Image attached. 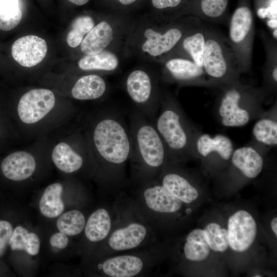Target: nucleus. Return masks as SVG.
Masks as SVG:
<instances>
[{"mask_svg": "<svg viewBox=\"0 0 277 277\" xmlns=\"http://www.w3.org/2000/svg\"><path fill=\"white\" fill-rule=\"evenodd\" d=\"M228 0H192L188 12L194 16L214 23L228 22Z\"/></svg>", "mask_w": 277, "mask_h": 277, "instance_id": "6ab92c4d", "label": "nucleus"}, {"mask_svg": "<svg viewBox=\"0 0 277 277\" xmlns=\"http://www.w3.org/2000/svg\"><path fill=\"white\" fill-rule=\"evenodd\" d=\"M252 133L259 142L268 146L277 144V123L270 118H262L253 126Z\"/></svg>", "mask_w": 277, "mask_h": 277, "instance_id": "72a5a7b5", "label": "nucleus"}, {"mask_svg": "<svg viewBox=\"0 0 277 277\" xmlns=\"http://www.w3.org/2000/svg\"><path fill=\"white\" fill-rule=\"evenodd\" d=\"M52 159L58 169L67 173L77 171L83 164L81 154L65 142L60 143L54 147Z\"/></svg>", "mask_w": 277, "mask_h": 277, "instance_id": "b1692460", "label": "nucleus"}, {"mask_svg": "<svg viewBox=\"0 0 277 277\" xmlns=\"http://www.w3.org/2000/svg\"><path fill=\"white\" fill-rule=\"evenodd\" d=\"M231 157L233 165L248 178H255L262 170L263 158L252 147L239 148L233 151Z\"/></svg>", "mask_w": 277, "mask_h": 277, "instance_id": "aec40b11", "label": "nucleus"}, {"mask_svg": "<svg viewBox=\"0 0 277 277\" xmlns=\"http://www.w3.org/2000/svg\"><path fill=\"white\" fill-rule=\"evenodd\" d=\"M22 16L18 0H0V30L14 29L19 24Z\"/></svg>", "mask_w": 277, "mask_h": 277, "instance_id": "c756f323", "label": "nucleus"}, {"mask_svg": "<svg viewBox=\"0 0 277 277\" xmlns=\"http://www.w3.org/2000/svg\"><path fill=\"white\" fill-rule=\"evenodd\" d=\"M207 244L215 251L224 252L229 247L227 230L215 223L208 224L204 229Z\"/></svg>", "mask_w": 277, "mask_h": 277, "instance_id": "f704fd0d", "label": "nucleus"}, {"mask_svg": "<svg viewBox=\"0 0 277 277\" xmlns=\"http://www.w3.org/2000/svg\"><path fill=\"white\" fill-rule=\"evenodd\" d=\"M152 7L156 11V17L166 21H172L185 14L182 8L186 0H150Z\"/></svg>", "mask_w": 277, "mask_h": 277, "instance_id": "473e14b6", "label": "nucleus"}, {"mask_svg": "<svg viewBox=\"0 0 277 277\" xmlns=\"http://www.w3.org/2000/svg\"><path fill=\"white\" fill-rule=\"evenodd\" d=\"M144 262L133 255H122L106 260L100 266L103 272L111 277H132L140 273Z\"/></svg>", "mask_w": 277, "mask_h": 277, "instance_id": "f3484780", "label": "nucleus"}, {"mask_svg": "<svg viewBox=\"0 0 277 277\" xmlns=\"http://www.w3.org/2000/svg\"><path fill=\"white\" fill-rule=\"evenodd\" d=\"M273 34L274 38L276 39V28L274 30Z\"/></svg>", "mask_w": 277, "mask_h": 277, "instance_id": "79ce46f5", "label": "nucleus"}, {"mask_svg": "<svg viewBox=\"0 0 277 277\" xmlns=\"http://www.w3.org/2000/svg\"><path fill=\"white\" fill-rule=\"evenodd\" d=\"M36 168L35 159L28 152L19 151L7 156L2 161L1 169L7 179L21 181L30 177Z\"/></svg>", "mask_w": 277, "mask_h": 277, "instance_id": "2eb2a0df", "label": "nucleus"}, {"mask_svg": "<svg viewBox=\"0 0 277 277\" xmlns=\"http://www.w3.org/2000/svg\"><path fill=\"white\" fill-rule=\"evenodd\" d=\"M201 19L194 16L166 21L156 16L134 26L127 38V47L137 55L162 63L183 37Z\"/></svg>", "mask_w": 277, "mask_h": 277, "instance_id": "f257e3e1", "label": "nucleus"}, {"mask_svg": "<svg viewBox=\"0 0 277 277\" xmlns=\"http://www.w3.org/2000/svg\"><path fill=\"white\" fill-rule=\"evenodd\" d=\"M126 89L130 98L137 106L145 108L152 103L155 85L150 75L141 69H136L128 75Z\"/></svg>", "mask_w": 277, "mask_h": 277, "instance_id": "4468645a", "label": "nucleus"}, {"mask_svg": "<svg viewBox=\"0 0 277 277\" xmlns=\"http://www.w3.org/2000/svg\"><path fill=\"white\" fill-rule=\"evenodd\" d=\"M107 84L101 76L89 74L81 77L71 90L73 98L78 100H91L102 97L106 92Z\"/></svg>", "mask_w": 277, "mask_h": 277, "instance_id": "412c9836", "label": "nucleus"}, {"mask_svg": "<svg viewBox=\"0 0 277 277\" xmlns=\"http://www.w3.org/2000/svg\"><path fill=\"white\" fill-rule=\"evenodd\" d=\"M229 246L234 251H246L255 240L256 222L247 211L241 210L231 215L228 222Z\"/></svg>", "mask_w": 277, "mask_h": 277, "instance_id": "9b49d317", "label": "nucleus"}, {"mask_svg": "<svg viewBox=\"0 0 277 277\" xmlns=\"http://www.w3.org/2000/svg\"><path fill=\"white\" fill-rule=\"evenodd\" d=\"M86 224L85 217L79 210H71L62 214L56 222L60 231L69 236L82 232Z\"/></svg>", "mask_w": 277, "mask_h": 277, "instance_id": "7c9ffc66", "label": "nucleus"}, {"mask_svg": "<svg viewBox=\"0 0 277 277\" xmlns=\"http://www.w3.org/2000/svg\"><path fill=\"white\" fill-rule=\"evenodd\" d=\"M271 227L275 234V236L277 235V218L275 217L271 222Z\"/></svg>", "mask_w": 277, "mask_h": 277, "instance_id": "ea45409f", "label": "nucleus"}, {"mask_svg": "<svg viewBox=\"0 0 277 277\" xmlns=\"http://www.w3.org/2000/svg\"><path fill=\"white\" fill-rule=\"evenodd\" d=\"M136 118L131 136L132 149L147 167L159 168L165 161V144L155 126L142 117Z\"/></svg>", "mask_w": 277, "mask_h": 277, "instance_id": "39448f33", "label": "nucleus"}, {"mask_svg": "<svg viewBox=\"0 0 277 277\" xmlns=\"http://www.w3.org/2000/svg\"><path fill=\"white\" fill-rule=\"evenodd\" d=\"M147 235V229L143 224L131 223L114 230L109 236L108 244L115 251L131 250L140 246Z\"/></svg>", "mask_w": 277, "mask_h": 277, "instance_id": "dca6fc26", "label": "nucleus"}, {"mask_svg": "<svg viewBox=\"0 0 277 277\" xmlns=\"http://www.w3.org/2000/svg\"><path fill=\"white\" fill-rule=\"evenodd\" d=\"M68 1L75 5L82 6L86 4L90 0H68Z\"/></svg>", "mask_w": 277, "mask_h": 277, "instance_id": "a19ab883", "label": "nucleus"}, {"mask_svg": "<svg viewBox=\"0 0 277 277\" xmlns=\"http://www.w3.org/2000/svg\"><path fill=\"white\" fill-rule=\"evenodd\" d=\"M9 245L12 250H24L30 255H35L39 251L40 241L36 234L18 226L13 230Z\"/></svg>", "mask_w": 277, "mask_h": 277, "instance_id": "c85d7f7f", "label": "nucleus"}, {"mask_svg": "<svg viewBox=\"0 0 277 277\" xmlns=\"http://www.w3.org/2000/svg\"><path fill=\"white\" fill-rule=\"evenodd\" d=\"M228 23L227 39L240 64L242 72H248L251 68L255 32L253 15L249 7L246 4L239 6Z\"/></svg>", "mask_w": 277, "mask_h": 277, "instance_id": "20e7f679", "label": "nucleus"}, {"mask_svg": "<svg viewBox=\"0 0 277 277\" xmlns=\"http://www.w3.org/2000/svg\"><path fill=\"white\" fill-rule=\"evenodd\" d=\"M206 29V25L200 21L183 37L166 60L180 57L191 60L202 67Z\"/></svg>", "mask_w": 277, "mask_h": 277, "instance_id": "f8f14e48", "label": "nucleus"}, {"mask_svg": "<svg viewBox=\"0 0 277 277\" xmlns=\"http://www.w3.org/2000/svg\"><path fill=\"white\" fill-rule=\"evenodd\" d=\"M55 98L47 89H35L25 93L20 98L17 113L22 122L35 123L47 115L54 108Z\"/></svg>", "mask_w": 277, "mask_h": 277, "instance_id": "6e6552de", "label": "nucleus"}, {"mask_svg": "<svg viewBox=\"0 0 277 277\" xmlns=\"http://www.w3.org/2000/svg\"><path fill=\"white\" fill-rule=\"evenodd\" d=\"M167 146L173 152H182L188 144V137L180 114L172 108L162 110L155 126Z\"/></svg>", "mask_w": 277, "mask_h": 277, "instance_id": "9d476101", "label": "nucleus"}, {"mask_svg": "<svg viewBox=\"0 0 277 277\" xmlns=\"http://www.w3.org/2000/svg\"><path fill=\"white\" fill-rule=\"evenodd\" d=\"M161 63L163 76L168 81L183 85H212L203 68L191 60L171 57Z\"/></svg>", "mask_w": 277, "mask_h": 277, "instance_id": "1a4fd4ad", "label": "nucleus"}, {"mask_svg": "<svg viewBox=\"0 0 277 277\" xmlns=\"http://www.w3.org/2000/svg\"><path fill=\"white\" fill-rule=\"evenodd\" d=\"M248 88L239 83L224 86L219 113L222 118V124L224 126L241 127L248 123L250 120L249 112L240 107Z\"/></svg>", "mask_w": 277, "mask_h": 277, "instance_id": "0eeeda50", "label": "nucleus"}, {"mask_svg": "<svg viewBox=\"0 0 277 277\" xmlns=\"http://www.w3.org/2000/svg\"><path fill=\"white\" fill-rule=\"evenodd\" d=\"M78 68L84 71H115L120 65V59L114 49H108L92 55H85L78 61Z\"/></svg>", "mask_w": 277, "mask_h": 277, "instance_id": "5701e85b", "label": "nucleus"}, {"mask_svg": "<svg viewBox=\"0 0 277 277\" xmlns=\"http://www.w3.org/2000/svg\"><path fill=\"white\" fill-rule=\"evenodd\" d=\"M92 137L95 152L109 164L122 165L131 155V136L121 121L112 114H109L98 121Z\"/></svg>", "mask_w": 277, "mask_h": 277, "instance_id": "7ed1b4c3", "label": "nucleus"}, {"mask_svg": "<svg viewBox=\"0 0 277 277\" xmlns=\"http://www.w3.org/2000/svg\"><path fill=\"white\" fill-rule=\"evenodd\" d=\"M49 241L52 247L58 249H64L68 245L69 239L67 235L60 231L52 235Z\"/></svg>", "mask_w": 277, "mask_h": 277, "instance_id": "4c0bfd02", "label": "nucleus"}, {"mask_svg": "<svg viewBox=\"0 0 277 277\" xmlns=\"http://www.w3.org/2000/svg\"><path fill=\"white\" fill-rule=\"evenodd\" d=\"M13 227L8 221L0 220V256L5 252L13 232Z\"/></svg>", "mask_w": 277, "mask_h": 277, "instance_id": "e433bc0d", "label": "nucleus"}, {"mask_svg": "<svg viewBox=\"0 0 277 277\" xmlns=\"http://www.w3.org/2000/svg\"><path fill=\"white\" fill-rule=\"evenodd\" d=\"M162 185L182 202L189 204L195 200L199 193L197 190L183 176L175 173L164 176Z\"/></svg>", "mask_w": 277, "mask_h": 277, "instance_id": "bb28decb", "label": "nucleus"}, {"mask_svg": "<svg viewBox=\"0 0 277 277\" xmlns=\"http://www.w3.org/2000/svg\"><path fill=\"white\" fill-rule=\"evenodd\" d=\"M111 228L109 212L104 208H100L89 216L84 228L85 235L91 242L101 241L109 235Z\"/></svg>", "mask_w": 277, "mask_h": 277, "instance_id": "393cba45", "label": "nucleus"}, {"mask_svg": "<svg viewBox=\"0 0 277 277\" xmlns=\"http://www.w3.org/2000/svg\"><path fill=\"white\" fill-rule=\"evenodd\" d=\"M120 19L109 16L101 21L87 34L81 44L85 55L97 54L112 47L116 43L126 26Z\"/></svg>", "mask_w": 277, "mask_h": 277, "instance_id": "423d86ee", "label": "nucleus"}, {"mask_svg": "<svg viewBox=\"0 0 277 277\" xmlns=\"http://www.w3.org/2000/svg\"><path fill=\"white\" fill-rule=\"evenodd\" d=\"M63 185L59 183L49 185L45 189L39 202V208L41 213L48 218L60 216L65 209L62 200Z\"/></svg>", "mask_w": 277, "mask_h": 277, "instance_id": "a878e982", "label": "nucleus"}, {"mask_svg": "<svg viewBox=\"0 0 277 277\" xmlns=\"http://www.w3.org/2000/svg\"><path fill=\"white\" fill-rule=\"evenodd\" d=\"M255 277H260V276H262L261 275H254Z\"/></svg>", "mask_w": 277, "mask_h": 277, "instance_id": "37998d69", "label": "nucleus"}, {"mask_svg": "<svg viewBox=\"0 0 277 277\" xmlns=\"http://www.w3.org/2000/svg\"><path fill=\"white\" fill-rule=\"evenodd\" d=\"M202 68L212 85L224 86L238 83L242 72L227 37L208 25Z\"/></svg>", "mask_w": 277, "mask_h": 277, "instance_id": "f03ea898", "label": "nucleus"}, {"mask_svg": "<svg viewBox=\"0 0 277 277\" xmlns=\"http://www.w3.org/2000/svg\"><path fill=\"white\" fill-rule=\"evenodd\" d=\"M95 25L93 18L90 15H82L76 17L67 36L68 45L72 48L78 47Z\"/></svg>", "mask_w": 277, "mask_h": 277, "instance_id": "2f4dec72", "label": "nucleus"}, {"mask_svg": "<svg viewBox=\"0 0 277 277\" xmlns=\"http://www.w3.org/2000/svg\"><path fill=\"white\" fill-rule=\"evenodd\" d=\"M47 51L46 41L34 35L19 38L11 48L14 60L26 67H32L39 64L44 58Z\"/></svg>", "mask_w": 277, "mask_h": 277, "instance_id": "ddd939ff", "label": "nucleus"}, {"mask_svg": "<svg viewBox=\"0 0 277 277\" xmlns=\"http://www.w3.org/2000/svg\"><path fill=\"white\" fill-rule=\"evenodd\" d=\"M196 148L198 152L204 157L215 152L224 160H229L234 151L231 139L220 134L213 137L208 134L200 135L196 142Z\"/></svg>", "mask_w": 277, "mask_h": 277, "instance_id": "4be33fe9", "label": "nucleus"}, {"mask_svg": "<svg viewBox=\"0 0 277 277\" xmlns=\"http://www.w3.org/2000/svg\"><path fill=\"white\" fill-rule=\"evenodd\" d=\"M138 0H115L118 6L122 7H127L133 5Z\"/></svg>", "mask_w": 277, "mask_h": 277, "instance_id": "58836bf2", "label": "nucleus"}, {"mask_svg": "<svg viewBox=\"0 0 277 277\" xmlns=\"http://www.w3.org/2000/svg\"><path fill=\"white\" fill-rule=\"evenodd\" d=\"M186 241L183 249L187 259L199 262L205 260L209 255L210 248L205 237L187 236Z\"/></svg>", "mask_w": 277, "mask_h": 277, "instance_id": "c9c22d12", "label": "nucleus"}, {"mask_svg": "<svg viewBox=\"0 0 277 277\" xmlns=\"http://www.w3.org/2000/svg\"><path fill=\"white\" fill-rule=\"evenodd\" d=\"M143 196L147 206L157 212H176L182 206L183 202L162 185L147 188L144 191Z\"/></svg>", "mask_w": 277, "mask_h": 277, "instance_id": "a211bd4d", "label": "nucleus"}, {"mask_svg": "<svg viewBox=\"0 0 277 277\" xmlns=\"http://www.w3.org/2000/svg\"><path fill=\"white\" fill-rule=\"evenodd\" d=\"M265 52V61L263 67L264 76L266 83L275 86L277 82V46L275 39L264 30L259 31Z\"/></svg>", "mask_w": 277, "mask_h": 277, "instance_id": "cd10ccee", "label": "nucleus"}]
</instances>
